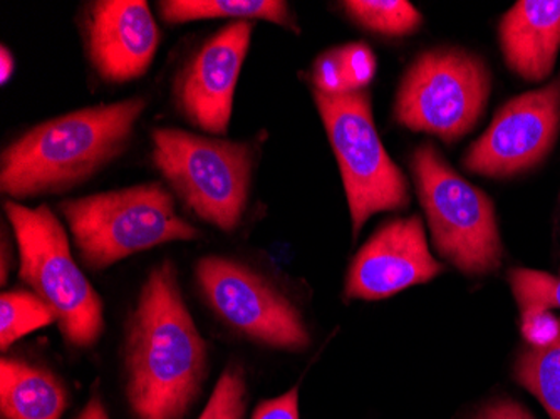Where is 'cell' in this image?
<instances>
[{
	"label": "cell",
	"instance_id": "cell-1",
	"mask_svg": "<svg viewBox=\"0 0 560 419\" xmlns=\"http://www.w3.org/2000/svg\"><path fill=\"white\" fill-rule=\"evenodd\" d=\"M209 373L207 342L173 261L148 273L126 324V398L135 419H184Z\"/></svg>",
	"mask_w": 560,
	"mask_h": 419
},
{
	"label": "cell",
	"instance_id": "cell-2",
	"mask_svg": "<svg viewBox=\"0 0 560 419\" xmlns=\"http://www.w3.org/2000/svg\"><path fill=\"white\" fill-rule=\"evenodd\" d=\"M144 109V97H128L27 129L2 153L0 188L19 201L78 187L125 153Z\"/></svg>",
	"mask_w": 560,
	"mask_h": 419
},
{
	"label": "cell",
	"instance_id": "cell-3",
	"mask_svg": "<svg viewBox=\"0 0 560 419\" xmlns=\"http://www.w3.org/2000/svg\"><path fill=\"white\" fill-rule=\"evenodd\" d=\"M84 266L108 269L126 257L170 242L200 238V232L176 212L162 183H141L101 191L59 205Z\"/></svg>",
	"mask_w": 560,
	"mask_h": 419
},
{
	"label": "cell",
	"instance_id": "cell-4",
	"mask_svg": "<svg viewBox=\"0 0 560 419\" xmlns=\"http://www.w3.org/2000/svg\"><path fill=\"white\" fill-rule=\"evenodd\" d=\"M9 223L19 251V277L58 319L69 346L90 349L105 330V305L75 264L68 233L46 205L31 208L9 200Z\"/></svg>",
	"mask_w": 560,
	"mask_h": 419
},
{
	"label": "cell",
	"instance_id": "cell-5",
	"mask_svg": "<svg viewBox=\"0 0 560 419\" xmlns=\"http://www.w3.org/2000/svg\"><path fill=\"white\" fill-rule=\"evenodd\" d=\"M151 143L156 170L195 217L222 232L241 225L256 156L250 143L175 128L153 129Z\"/></svg>",
	"mask_w": 560,
	"mask_h": 419
},
{
	"label": "cell",
	"instance_id": "cell-6",
	"mask_svg": "<svg viewBox=\"0 0 560 419\" xmlns=\"http://www.w3.org/2000/svg\"><path fill=\"white\" fill-rule=\"evenodd\" d=\"M410 166L439 254L467 276L499 270L503 247L489 195L458 175L433 144L418 147Z\"/></svg>",
	"mask_w": 560,
	"mask_h": 419
},
{
	"label": "cell",
	"instance_id": "cell-7",
	"mask_svg": "<svg viewBox=\"0 0 560 419\" xmlns=\"http://www.w3.org/2000/svg\"><path fill=\"white\" fill-rule=\"evenodd\" d=\"M314 101L341 170L352 233L358 235L376 213L408 207V183L381 143L370 93L324 94L314 90Z\"/></svg>",
	"mask_w": 560,
	"mask_h": 419
},
{
	"label": "cell",
	"instance_id": "cell-8",
	"mask_svg": "<svg viewBox=\"0 0 560 419\" xmlns=\"http://www.w3.org/2000/svg\"><path fill=\"white\" fill-rule=\"evenodd\" d=\"M490 90L492 75L478 56L458 47L427 50L402 75L395 118L411 131L453 143L480 121Z\"/></svg>",
	"mask_w": 560,
	"mask_h": 419
},
{
	"label": "cell",
	"instance_id": "cell-9",
	"mask_svg": "<svg viewBox=\"0 0 560 419\" xmlns=\"http://www.w3.org/2000/svg\"><path fill=\"white\" fill-rule=\"evenodd\" d=\"M195 280L213 314L245 339L282 351L310 348V329L294 302L242 261L200 258Z\"/></svg>",
	"mask_w": 560,
	"mask_h": 419
},
{
	"label": "cell",
	"instance_id": "cell-10",
	"mask_svg": "<svg viewBox=\"0 0 560 419\" xmlns=\"http://www.w3.org/2000/svg\"><path fill=\"white\" fill-rule=\"evenodd\" d=\"M559 131L560 74L547 86L503 104L462 163L475 175L512 178L539 166L552 151Z\"/></svg>",
	"mask_w": 560,
	"mask_h": 419
},
{
	"label": "cell",
	"instance_id": "cell-11",
	"mask_svg": "<svg viewBox=\"0 0 560 419\" xmlns=\"http://www.w3.org/2000/svg\"><path fill=\"white\" fill-rule=\"evenodd\" d=\"M254 24L231 22L201 44L176 75L173 96L182 115L209 135H225Z\"/></svg>",
	"mask_w": 560,
	"mask_h": 419
},
{
	"label": "cell",
	"instance_id": "cell-12",
	"mask_svg": "<svg viewBox=\"0 0 560 419\" xmlns=\"http://www.w3.org/2000/svg\"><path fill=\"white\" fill-rule=\"evenodd\" d=\"M442 272V264L428 247L420 217L393 219L383 223L352 258L345 298L383 301Z\"/></svg>",
	"mask_w": 560,
	"mask_h": 419
},
{
	"label": "cell",
	"instance_id": "cell-13",
	"mask_svg": "<svg viewBox=\"0 0 560 419\" xmlns=\"http://www.w3.org/2000/svg\"><path fill=\"white\" fill-rule=\"evenodd\" d=\"M84 40L91 66L103 80L128 83L150 69L160 30L144 0H97L88 5Z\"/></svg>",
	"mask_w": 560,
	"mask_h": 419
},
{
	"label": "cell",
	"instance_id": "cell-14",
	"mask_svg": "<svg viewBox=\"0 0 560 419\" xmlns=\"http://www.w3.org/2000/svg\"><path fill=\"white\" fill-rule=\"evenodd\" d=\"M505 65L528 83L547 80L560 49V0H522L499 27Z\"/></svg>",
	"mask_w": 560,
	"mask_h": 419
},
{
	"label": "cell",
	"instance_id": "cell-15",
	"mask_svg": "<svg viewBox=\"0 0 560 419\" xmlns=\"http://www.w3.org/2000/svg\"><path fill=\"white\" fill-rule=\"evenodd\" d=\"M68 408L62 381L44 365L4 356L0 362L2 419H61Z\"/></svg>",
	"mask_w": 560,
	"mask_h": 419
},
{
	"label": "cell",
	"instance_id": "cell-16",
	"mask_svg": "<svg viewBox=\"0 0 560 419\" xmlns=\"http://www.w3.org/2000/svg\"><path fill=\"white\" fill-rule=\"evenodd\" d=\"M159 11L168 24L234 19V22L267 21L299 31L291 8L282 0H163Z\"/></svg>",
	"mask_w": 560,
	"mask_h": 419
},
{
	"label": "cell",
	"instance_id": "cell-17",
	"mask_svg": "<svg viewBox=\"0 0 560 419\" xmlns=\"http://www.w3.org/2000/svg\"><path fill=\"white\" fill-rule=\"evenodd\" d=\"M376 74V58L364 43L346 44L320 55L314 62V90L324 94L366 91Z\"/></svg>",
	"mask_w": 560,
	"mask_h": 419
},
{
	"label": "cell",
	"instance_id": "cell-18",
	"mask_svg": "<svg viewBox=\"0 0 560 419\" xmlns=\"http://www.w3.org/2000/svg\"><path fill=\"white\" fill-rule=\"evenodd\" d=\"M514 376L549 412L560 419V334L542 348L524 349L514 365Z\"/></svg>",
	"mask_w": 560,
	"mask_h": 419
},
{
	"label": "cell",
	"instance_id": "cell-19",
	"mask_svg": "<svg viewBox=\"0 0 560 419\" xmlns=\"http://www.w3.org/2000/svg\"><path fill=\"white\" fill-rule=\"evenodd\" d=\"M341 5L355 24L383 36H410L423 22L420 11L406 0H348Z\"/></svg>",
	"mask_w": 560,
	"mask_h": 419
},
{
	"label": "cell",
	"instance_id": "cell-20",
	"mask_svg": "<svg viewBox=\"0 0 560 419\" xmlns=\"http://www.w3.org/2000/svg\"><path fill=\"white\" fill-rule=\"evenodd\" d=\"M58 324L56 314L33 291L14 289L0 298V348L8 351L21 337Z\"/></svg>",
	"mask_w": 560,
	"mask_h": 419
},
{
	"label": "cell",
	"instance_id": "cell-21",
	"mask_svg": "<svg viewBox=\"0 0 560 419\" xmlns=\"http://www.w3.org/2000/svg\"><path fill=\"white\" fill-rule=\"evenodd\" d=\"M509 282L522 314L560 309V277L540 270L514 269L509 273Z\"/></svg>",
	"mask_w": 560,
	"mask_h": 419
},
{
	"label": "cell",
	"instance_id": "cell-22",
	"mask_svg": "<svg viewBox=\"0 0 560 419\" xmlns=\"http://www.w3.org/2000/svg\"><path fill=\"white\" fill-rule=\"evenodd\" d=\"M247 408V383L242 365L232 364L217 381L215 389L198 419H244Z\"/></svg>",
	"mask_w": 560,
	"mask_h": 419
},
{
	"label": "cell",
	"instance_id": "cell-23",
	"mask_svg": "<svg viewBox=\"0 0 560 419\" xmlns=\"http://www.w3.org/2000/svg\"><path fill=\"white\" fill-rule=\"evenodd\" d=\"M522 334L528 345L542 348L550 345L560 334V321L549 311L522 314Z\"/></svg>",
	"mask_w": 560,
	"mask_h": 419
},
{
	"label": "cell",
	"instance_id": "cell-24",
	"mask_svg": "<svg viewBox=\"0 0 560 419\" xmlns=\"http://www.w3.org/2000/svg\"><path fill=\"white\" fill-rule=\"evenodd\" d=\"M252 419H299L298 387H292L277 398L260 403Z\"/></svg>",
	"mask_w": 560,
	"mask_h": 419
},
{
	"label": "cell",
	"instance_id": "cell-25",
	"mask_svg": "<svg viewBox=\"0 0 560 419\" xmlns=\"http://www.w3.org/2000/svg\"><path fill=\"white\" fill-rule=\"evenodd\" d=\"M475 419H534V416L511 399H500L487 406Z\"/></svg>",
	"mask_w": 560,
	"mask_h": 419
},
{
	"label": "cell",
	"instance_id": "cell-26",
	"mask_svg": "<svg viewBox=\"0 0 560 419\" xmlns=\"http://www.w3.org/2000/svg\"><path fill=\"white\" fill-rule=\"evenodd\" d=\"M75 419H109L106 406L103 405V399L97 393L91 396L90 401L84 406L83 411Z\"/></svg>",
	"mask_w": 560,
	"mask_h": 419
},
{
	"label": "cell",
	"instance_id": "cell-27",
	"mask_svg": "<svg viewBox=\"0 0 560 419\" xmlns=\"http://www.w3.org/2000/svg\"><path fill=\"white\" fill-rule=\"evenodd\" d=\"M14 56L8 47H0V83L5 84L14 74Z\"/></svg>",
	"mask_w": 560,
	"mask_h": 419
}]
</instances>
